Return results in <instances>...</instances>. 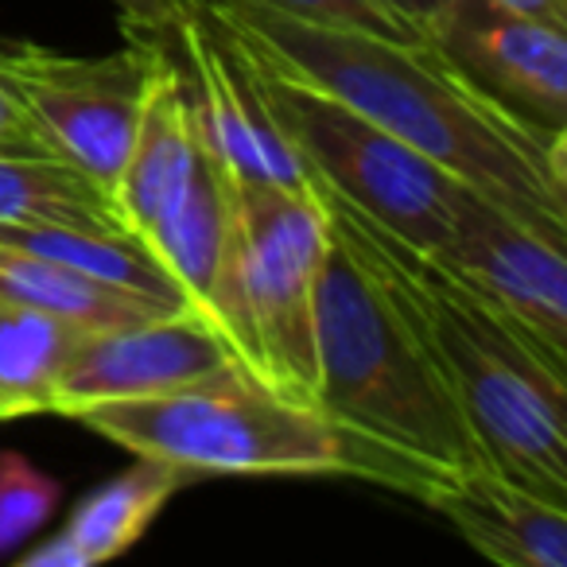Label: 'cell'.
Instances as JSON below:
<instances>
[{
	"mask_svg": "<svg viewBox=\"0 0 567 567\" xmlns=\"http://www.w3.org/2000/svg\"><path fill=\"white\" fill-rule=\"evenodd\" d=\"M245 51L339 97L424 159L567 245V133H548L474 86L435 43L327 28L260 0H206Z\"/></svg>",
	"mask_w": 567,
	"mask_h": 567,
	"instance_id": "cell-1",
	"label": "cell"
},
{
	"mask_svg": "<svg viewBox=\"0 0 567 567\" xmlns=\"http://www.w3.org/2000/svg\"><path fill=\"white\" fill-rule=\"evenodd\" d=\"M331 206L427 334L489 471L567 509V354H556L443 260L396 241L334 198Z\"/></svg>",
	"mask_w": 567,
	"mask_h": 567,
	"instance_id": "cell-2",
	"label": "cell"
},
{
	"mask_svg": "<svg viewBox=\"0 0 567 567\" xmlns=\"http://www.w3.org/2000/svg\"><path fill=\"white\" fill-rule=\"evenodd\" d=\"M327 210L331 245L316 303L319 416L435 482L486 466L478 435L427 334L331 198Z\"/></svg>",
	"mask_w": 567,
	"mask_h": 567,
	"instance_id": "cell-3",
	"label": "cell"
},
{
	"mask_svg": "<svg viewBox=\"0 0 567 567\" xmlns=\"http://www.w3.org/2000/svg\"><path fill=\"white\" fill-rule=\"evenodd\" d=\"M79 424L128 455L159 458L190 478L245 474V478H365L409 497L435 494L404 458L339 432L319 409L284 401L245 370H226L210 381L133 401H105L79 412Z\"/></svg>",
	"mask_w": 567,
	"mask_h": 567,
	"instance_id": "cell-4",
	"label": "cell"
},
{
	"mask_svg": "<svg viewBox=\"0 0 567 567\" xmlns=\"http://www.w3.org/2000/svg\"><path fill=\"white\" fill-rule=\"evenodd\" d=\"M229 354L276 396L316 409V303L331 245L319 187L237 183Z\"/></svg>",
	"mask_w": 567,
	"mask_h": 567,
	"instance_id": "cell-5",
	"label": "cell"
},
{
	"mask_svg": "<svg viewBox=\"0 0 567 567\" xmlns=\"http://www.w3.org/2000/svg\"><path fill=\"white\" fill-rule=\"evenodd\" d=\"M237 51L249 63L272 125L292 144L323 195L427 257H440L447 249L458 179H451L443 167L396 141L393 133L378 128L370 117L342 105L339 97L308 86L288 71H276L241 43Z\"/></svg>",
	"mask_w": 567,
	"mask_h": 567,
	"instance_id": "cell-6",
	"label": "cell"
},
{
	"mask_svg": "<svg viewBox=\"0 0 567 567\" xmlns=\"http://www.w3.org/2000/svg\"><path fill=\"white\" fill-rule=\"evenodd\" d=\"M156 55L159 40H128L110 55H66L0 35V86L43 152L74 164L113 195Z\"/></svg>",
	"mask_w": 567,
	"mask_h": 567,
	"instance_id": "cell-7",
	"label": "cell"
},
{
	"mask_svg": "<svg viewBox=\"0 0 567 567\" xmlns=\"http://www.w3.org/2000/svg\"><path fill=\"white\" fill-rule=\"evenodd\" d=\"M172 32L190 63V105L206 152L234 175V183H284L316 187L308 167L272 125L249 63L218 28L206 0H167Z\"/></svg>",
	"mask_w": 567,
	"mask_h": 567,
	"instance_id": "cell-8",
	"label": "cell"
},
{
	"mask_svg": "<svg viewBox=\"0 0 567 567\" xmlns=\"http://www.w3.org/2000/svg\"><path fill=\"white\" fill-rule=\"evenodd\" d=\"M435 260L567 354V245L548 241L494 198L458 183L447 249Z\"/></svg>",
	"mask_w": 567,
	"mask_h": 567,
	"instance_id": "cell-9",
	"label": "cell"
},
{
	"mask_svg": "<svg viewBox=\"0 0 567 567\" xmlns=\"http://www.w3.org/2000/svg\"><path fill=\"white\" fill-rule=\"evenodd\" d=\"M241 370L226 342L195 316L175 311L148 323L86 331L51 389V416H79L105 401H133Z\"/></svg>",
	"mask_w": 567,
	"mask_h": 567,
	"instance_id": "cell-10",
	"label": "cell"
},
{
	"mask_svg": "<svg viewBox=\"0 0 567 567\" xmlns=\"http://www.w3.org/2000/svg\"><path fill=\"white\" fill-rule=\"evenodd\" d=\"M427 43L489 97L548 133H567V28L494 0H443Z\"/></svg>",
	"mask_w": 567,
	"mask_h": 567,
	"instance_id": "cell-11",
	"label": "cell"
},
{
	"mask_svg": "<svg viewBox=\"0 0 567 567\" xmlns=\"http://www.w3.org/2000/svg\"><path fill=\"white\" fill-rule=\"evenodd\" d=\"M234 175L206 152H198L195 175L179 203L141 234L144 249L179 288L187 311H195L229 350V308H234L237 265V203Z\"/></svg>",
	"mask_w": 567,
	"mask_h": 567,
	"instance_id": "cell-12",
	"label": "cell"
},
{
	"mask_svg": "<svg viewBox=\"0 0 567 567\" xmlns=\"http://www.w3.org/2000/svg\"><path fill=\"white\" fill-rule=\"evenodd\" d=\"M198 152H203V136L195 125L187 79L159 48L144 82L141 117H136L125 167L113 183V206L128 234L141 237L179 203L195 175Z\"/></svg>",
	"mask_w": 567,
	"mask_h": 567,
	"instance_id": "cell-13",
	"label": "cell"
},
{
	"mask_svg": "<svg viewBox=\"0 0 567 567\" xmlns=\"http://www.w3.org/2000/svg\"><path fill=\"white\" fill-rule=\"evenodd\" d=\"M432 505L451 520L478 556L502 567H564L567 564V513L564 505L533 494L520 482L474 466L440 482Z\"/></svg>",
	"mask_w": 567,
	"mask_h": 567,
	"instance_id": "cell-14",
	"label": "cell"
},
{
	"mask_svg": "<svg viewBox=\"0 0 567 567\" xmlns=\"http://www.w3.org/2000/svg\"><path fill=\"white\" fill-rule=\"evenodd\" d=\"M0 303L48 311L82 331H113V327H133L187 311L179 303L152 300V296L128 292L117 284L82 276L48 257L17 249V245H0Z\"/></svg>",
	"mask_w": 567,
	"mask_h": 567,
	"instance_id": "cell-15",
	"label": "cell"
},
{
	"mask_svg": "<svg viewBox=\"0 0 567 567\" xmlns=\"http://www.w3.org/2000/svg\"><path fill=\"white\" fill-rule=\"evenodd\" d=\"M0 226L128 234L110 190L48 152H0Z\"/></svg>",
	"mask_w": 567,
	"mask_h": 567,
	"instance_id": "cell-16",
	"label": "cell"
},
{
	"mask_svg": "<svg viewBox=\"0 0 567 567\" xmlns=\"http://www.w3.org/2000/svg\"><path fill=\"white\" fill-rule=\"evenodd\" d=\"M187 482H190V474H183L179 466L136 455V463L128 466V471H121L117 478H110L105 486H97L94 494L82 497L63 533H71L74 540H79L90 567L110 564V559L125 556V551L148 533L152 520L164 513V505L172 502Z\"/></svg>",
	"mask_w": 567,
	"mask_h": 567,
	"instance_id": "cell-17",
	"label": "cell"
},
{
	"mask_svg": "<svg viewBox=\"0 0 567 567\" xmlns=\"http://www.w3.org/2000/svg\"><path fill=\"white\" fill-rule=\"evenodd\" d=\"M82 327L20 303H0V424L24 416H48L51 389Z\"/></svg>",
	"mask_w": 567,
	"mask_h": 567,
	"instance_id": "cell-18",
	"label": "cell"
},
{
	"mask_svg": "<svg viewBox=\"0 0 567 567\" xmlns=\"http://www.w3.org/2000/svg\"><path fill=\"white\" fill-rule=\"evenodd\" d=\"M63 502V486L20 451H0V559L28 544Z\"/></svg>",
	"mask_w": 567,
	"mask_h": 567,
	"instance_id": "cell-19",
	"label": "cell"
},
{
	"mask_svg": "<svg viewBox=\"0 0 567 567\" xmlns=\"http://www.w3.org/2000/svg\"><path fill=\"white\" fill-rule=\"evenodd\" d=\"M260 4L284 12V17L308 20V24L354 28V32L393 35V40H416V35L404 32L389 12H381L373 0H260Z\"/></svg>",
	"mask_w": 567,
	"mask_h": 567,
	"instance_id": "cell-20",
	"label": "cell"
},
{
	"mask_svg": "<svg viewBox=\"0 0 567 567\" xmlns=\"http://www.w3.org/2000/svg\"><path fill=\"white\" fill-rule=\"evenodd\" d=\"M113 9L121 12L128 40H156V35L172 32V4L167 0H113Z\"/></svg>",
	"mask_w": 567,
	"mask_h": 567,
	"instance_id": "cell-21",
	"label": "cell"
},
{
	"mask_svg": "<svg viewBox=\"0 0 567 567\" xmlns=\"http://www.w3.org/2000/svg\"><path fill=\"white\" fill-rule=\"evenodd\" d=\"M381 12L396 20L409 35L416 40H427L440 24V12H443V0H373Z\"/></svg>",
	"mask_w": 567,
	"mask_h": 567,
	"instance_id": "cell-22",
	"label": "cell"
},
{
	"mask_svg": "<svg viewBox=\"0 0 567 567\" xmlns=\"http://www.w3.org/2000/svg\"><path fill=\"white\" fill-rule=\"evenodd\" d=\"M20 567H90V559L71 533H55L43 544H35L28 556H20Z\"/></svg>",
	"mask_w": 567,
	"mask_h": 567,
	"instance_id": "cell-23",
	"label": "cell"
},
{
	"mask_svg": "<svg viewBox=\"0 0 567 567\" xmlns=\"http://www.w3.org/2000/svg\"><path fill=\"white\" fill-rule=\"evenodd\" d=\"M494 4H505V9L528 12V17H536V20L567 28V0H494Z\"/></svg>",
	"mask_w": 567,
	"mask_h": 567,
	"instance_id": "cell-24",
	"label": "cell"
}]
</instances>
